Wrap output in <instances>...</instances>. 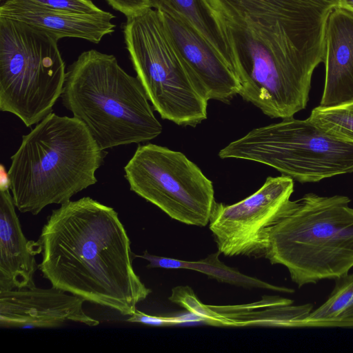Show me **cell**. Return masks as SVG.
I'll use <instances>...</instances> for the list:
<instances>
[{
	"label": "cell",
	"mask_w": 353,
	"mask_h": 353,
	"mask_svg": "<svg viewBox=\"0 0 353 353\" xmlns=\"http://www.w3.org/2000/svg\"><path fill=\"white\" fill-rule=\"evenodd\" d=\"M156 10L202 97L226 103L239 94L240 85L234 72L192 23L168 3Z\"/></svg>",
	"instance_id": "obj_11"
},
{
	"label": "cell",
	"mask_w": 353,
	"mask_h": 353,
	"mask_svg": "<svg viewBox=\"0 0 353 353\" xmlns=\"http://www.w3.org/2000/svg\"><path fill=\"white\" fill-rule=\"evenodd\" d=\"M220 253L217 252L207 258L197 261H182L163 256L152 255L145 251L142 255H136L149 262V268H161L166 269H188L198 271L219 282L227 283L243 288L267 289L272 291L293 293L294 290L286 287H279L263 281L253 276L241 273L239 270L225 265L219 259Z\"/></svg>",
	"instance_id": "obj_16"
},
{
	"label": "cell",
	"mask_w": 353,
	"mask_h": 353,
	"mask_svg": "<svg viewBox=\"0 0 353 353\" xmlns=\"http://www.w3.org/2000/svg\"><path fill=\"white\" fill-rule=\"evenodd\" d=\"M151 8L157 9L163 3H168L182 14L230 65L231 63L225 44L201 0H149Z\"/></svg>",
	"instance_id": "obj_18"
},
{
	"label": "cell",
	"mask_w": 353,
	"mask_h": 353,
	"mask_svg": "<svg viewBox=\"0 0 353 353\" xmlns=\"http://www.w3.org/2000/svg\"><path fill=\"white\" fill-rule=\"evenodd\" d=\"M84 301L53 286L0 291V325L20 328H52L67 321L99 325V321L84 312Z\"/></svg>",
	"instance_id": "obj_12"
},
{
	"label": "cell",
	"mask_w": 353,
	"mask_h": 353,
	"mask_svg": "<svg viewBox=\"0 0 353 353\" xmlns=\"http://www.w3.org/2000/svg\"><path fill=\"white\" fill-rule=\"evenodd\" d=\"M325 83L320 106L353 101V13L341 8L330 14L325 41Z\"/></svg>",
	"instance_id": "obj_13"
},
{
	"label": "cell",
	"mask_w": 353,
	"mask_h": 353,
	"mask_svg": "<svg viewBox=\"0 0 353 353\" xmlns=\"http://www.w3.org/2000/svg\"><path fill=\"white\" fill-rule=\"evenodd\" d=\"M353 13V0H340L339 7Z\"/></svg>",
	"instance_id": "obj_23"
},
{
	"label": "cell",
	"mask_w": 353,
	"mask_h": 353,
	"mask_svg": "<svg viewBox=\"0 0 353 353\" xmlns=\"http://www.w3.org/2000/svg\"><path fill=\"white\" fill-rule=\"evenodd\" d=\"M225 44L239 94L271 118L306 107L340 0H201Z\"/></svg>",
	"instance_id": "obj_1"
},
{
	"label": "cell",
	"mask_w": 353,
	"mask_h": 353,
	"mask_svg": "<svg viewBox=\"0 0 353 353\" xmlns=\"http://www.w3.org/2000/svg\"><path fill=\"white\" fill-rule=\"evenodd\" d=\"M0 17L23 21L45 30L59 39H82L98 43L114 31V16L90 15L47 9L24 0H6L0 6Z\"/></svg>",
	"instance_id": "obj_15"
},
{
	"label": "cell",
	"mask_w": 353,
	"mask_h": 353,
	"mask_svg": "<svg viewBox=\"0 0 353 353\" xmlns=\"http://www.w3.org/2000/svg\"><path fill=\"white\" fill-rule=\"evenodd\" d=\"M10 186L0 185V291L34 286L37 243L21 229Z\"/></svg>",
	"instance_id": "obj_14"
},
{
	"label": "cell",
	"mask_w": 353,
	"mask_h": 353,
	"mask_svg": "<svg viewBox=\"0 0 353 353\" xmlns=\"http://www.w3.org/2000/svg\"><path fill=\"white\" fill-rule=\"evenodd\" d=\"M123 169L130 190L172 219L199 227L209 223L216 203L213 183L182 152L139 145Z\"/></svg>",
	"instance_id": "obj_9"
},
{
	"label": "cell",
	"mask_w": 353,
	"mask_h": 353,
	"mask_svg": "<svg viewBox=\"0 0 353 353\" xmlns=\"http://www.w3.org/2000/svg\"><path fill=\"white\" fill-rule=\"evenodd\" d=\"M308 118L325 130L353 141V101L329 108L319 105Z\"/></svg>",
	"instance_id": "obj_19"
},
{
	"label": "cell",
	"mask_w": 353,
	"mask_h": 353,
	"mask_svg": "<svg viewBox=\"0 0 353 353\" xmlns=\"http://www.w3.org/2000/svg\"><path fill=\"white\" fill-rule=\"evenodd\" d=\"M294 180L269 176L248 197L232 205L215 203L209 228L218 252L227 256L265 257L270 229L290 210Z\"/></svg>",
	"instance_id": "obj_10"
},
{
	"label": "cell",
	"mask_w": 353,
	"mask_h": 353,
	"mask_svg": "<svg viewBox=\"0 0 353 353\" xmlns=\"http://www.w3.org/2000/svg\"><path fill=\"white\" fill-rule=\"evenodd\" d=\"M130 323H139L151 326H167L179 324L175 316H156L146 314L137 309L135 312L126 320Z\"/></svg>",
	"instance_id": "obj_22"
},
{
	"label": "cell",
	"mask_w": 353,
	"mask_h": 353,
	"mask_svg": "<svg viewBox=\"0 0 353 353\" xmlns=\"http://www.w3.org/2000/svg\"><path fill=\"white\" fill-rule=\"evenodd\" d=\"M53 34L0 17V110L26 127L52 113L65 80V63Z\"/></svg>",
	"instance_id": "obj_6"
},
{
	"label": "cell",
	"mask_w": 353,
	"mask_h": 353,
	"mask_svg": "<svg viewBox=\"0 0 353 353\" xmlns=\"http://www.w3.org/2000/svg\"><path fill=\"white\" fill-rule=\"evenodd\" d=\"M334 281L327 299L299 320L295 327H353V272Z\"/></svg>",
	"instance_id": "obj_17"
},
{
	"label": "cell",
	"mask_w": 353,
	"mask_h": 353,
	"mask_svg": "<svg viewBox=\"0 0 353 353\" xmlns=\"http://www.w3.org/2000/svg\"><path fill=\"white\" fill-rule=\"evenodd\" d=\"M218 155L265 164L300 183L353 172V141L325 130L309 118H286L253 129Z\"/></svg>",
	"instance_id": "obj_7"
},
{
	"label": "cell",
	"mask_w": 353,
	"mask_h": 353,
	"mask_svg": "<svg viewBox=\"0 0 353 353\" xmlns=\"http://www.w3.org/2000/svg\"><path fill=\"white\" fill-rule=\"evenodd\" d=\"M61 99L103 150L147 142L163 130L142 83L112 54L83 52L66 70Z\"/></svg>",
	"instance_id": "obj_4"
},
{
	"label": "cell",
	"mask_w": 353,
	"mask_h": 353,
	"mask_svg": "<svg viewBox=\"0 0 353 353\" xmlns=\"http://www.w3.org/2000/svg\"><path fill=\"white\" fill-rule=\"evenodd\" d=\"M36 243L43 276L85 301L131 316L151 292L134 270L118 213L89 196L52 210Z\"/></svg>",
	"instance_id": "obj_2"
},
{
	"label": "cell",
	"mask_w": 353,
	"mask_h": 353,
	"mask_svg": "<svg viewBox=\"0 0 353 353\" xmlns=\"http://www.w3.org/2000/svg\"><path fill=\"white\" fill-rule=\"evenodd\" d=\"M108 152L79 119L51 113L27 134L11 156L10 190L17 210L38 214L63 204L97 182Z\"/></svg>",
	"instance_id": "obj_3"
},
{
	"label": "cell",
	"mask_w": 353,
	"mask_h": 353,
	"mask_svg": "<svg viewBox=\"0 0 353 353\" xmlns=\"http://www.w3.org/2000/svg\"><path fill=\"white\" fill-rule=\"evenodd\" d=\"M123 35L137 77L161 118L192 127L205 120L208 101L196 90L158 11L127 18Z\"/></svg>",
	"instance_id": "obj_8"
},
{
	"label": "cell",
	"mask_w": 353,
	"mask_h": 353,
	"mask_svg": "<svg viewBox=\"0 0 353 353\" xmlns=\"http://www.w3.org/2000/svg\"><path fill=\"white\" fill-rule=\"evenodd\" d=\"M343 195L307 193L269 233L265 257L285 266L299 288L335 280L353 268V208Z\"/></svg>",
	"instance_id": "obj_5"
},
{
	"label": "cell",
	"mask_w": 353,
	"mask_h": 353,
	"mask_svg": "<svg viewBox=\"0 0 353 353\" xmlns=\"http://www.w3.org/2000/svg\"><path fill=\"white\" fill-rule=\"evenodd\" d=\"M114 10L127 18L137 15L151 8L149 0H105Z\"/></svg>",
	"instance_id": "obj_21"
},
{
	"label": "cell",
	"mask_w": 353,
	"mask_h": 353,
	"mask_svg": "<svg viewBox=\"0 0 353 353\" xmlns=\"http://www.w3.org/2000/svg\"><path fill=\"white\" fill-rule=\"evenodd\" d=\"M38 6L54 10L90 15H105L108 12L98 8L90 0H24Z\"/></svg>",
	"instance_id": "obj_20"
}]
</instances>
